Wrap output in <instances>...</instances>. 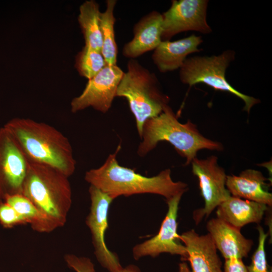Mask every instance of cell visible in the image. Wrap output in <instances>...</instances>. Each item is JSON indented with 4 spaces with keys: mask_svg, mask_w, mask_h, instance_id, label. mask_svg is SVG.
I'll list each match as a JSON object with an SVG mask.
<instances>
[{
    "mask_svg": "<svg viewBox=\"0 0 272 272\" xmlns=\"http://www.w3.org/2000/svg\"><path fill=\"white\" fill-rule=\"evenodd\" d=\"M121 148L119 144L101 166L86 172L85 179L90 185L114 199L122 195L151 193L161 195L167 200L188 190L186 183L173 181L170 169H166L156 176L147 177L121 166L117 160Z\"/></svg>",
    "mask_w": 272,
    "mask_h": 272,
    "instance_id": "1",
    "label": "cell"
},
{
    "mask_svg": "<svg viewBox=\"0 0 272 272\" xmlns=\"http://www.w3.org/2000/svg\"><path fill=\"white\" fill-rule=\"evenodd\" d=\"M30 162L52 167L69 177L76 161L69 139L55 127L29 118H14L4 125Z\"/></svg>",
    "mask_w": 272,
    "mask_h": 272,
    "instance_id": "2",
    "label": "cell"
},
{
    "mask_svg": "<svg viewBox=\"0 0 272 272\" xmlns=\"http://www.w3.org/2000/svg\"><path fill=\"white\" fill-rule=\"evenodd\" d=\"M68 178L52 167L29 161L21 194L44 217L49 232L66 223L72 202Z\"/></svg>",
    "mask_w": 272,
    "mask_h": 272,
    "instance_id": "3",
    "label": "cell"
},
{
    "mask_svg": "<svg viewBox=\"0 0 272 272\" xmlns=\"http://www.w3.org/2000/svg\"><path fill=\"white\" fill-rule=\"evenodd\" d=\"M141 142L137 153L143 157L155 149L160 142L171 144L177 152L186 159L185 165L191 163L202 149L222 151L221 143L207 139L202 135L196 126L188 120L182 123L168 105L159 115L148 119L144 123Z\"/></svg>",
    "mask_w": 272,
    "mask_h": 272,
    "instance_id": "4",
    "label": "cell"
},
{
    "mask_svg": "<svg viewBox=\"0 0 272 272\" xmlns=\"http://www.w3.org/2000/svg\"><path fill=\"white\" fill-rule=\"evenodd\" d=\"M116 97L127 100L140 138L145 122L161 114L169 101V98L160 90L155 75L135 59L128 60Z\"/></svg>",
    "mask_w": 272,
    "mask_h": 272,
    "instance_id": "5",
    "label": "cell"
},
{
    "mask_svg": "<svg viewBox=\"0 0 272 272\" xmlns=\"http://www.w3.org/2000/svg\"><path fill=\"white\" fill-rule=\"evenodd\" d=\"M235 56L234 50H227L218 55L186 58L180 68L179 79L183 84L190 87L202 83L216 90L231 93L244 102V110L249 113L259 100L240 92L226 78V70Z\"/></svg>",
    "mask_w": 272,
    "mask_h": 272,
    "instance_id": "6",
    "label": "cell"
},
{
    "mask_svg": "<svg viewBox=\"0 0 272 272\" xmlns=\"http://www.w3.org/2000/svg\"><path fill=\"white\" fill-rule=\"evenodd\" d=\"M193 174L199 180L201 194L205 205L193 212V218L196 225L207 219L213 211L231 195L227 189V175L218 163V158L212 155L205 159L197 157L191 163Z\"/></svg>",
    "mask_w": 272,
    "mask_h": 272,
    "instance_id": "7",
    "label": "cell"
},
{
    "mask_svg": "<svg viewBox=\"0 0 272 272\" xmlns=\"http://www.w3.org/2000/svg\"><path fill=\"white\" fill-rule=\"evenodd\" d=\"M89 192L91 206L86 223L91 232L95 254L102 266L109 272H120L123 267L116 254L108 248L105 240L109 209L114 199L92 185H90Z\"/></svg>",
    "mask_w": 272,
    "mask_h": 272,
    "instance_id": "8",
    "label": "cell"
},
{
    "mask_svg": "<svg viewBox=\"0 0 272 272\" xmlns=\"http://www.w3.org/2000/svg\"><path fill=\"white\" fill-rule=\"evenodd\" d=\"M183 193H179L166 200L168 211L158 233L151 239L135 245L132 248L135 259L143 256H158L167 253L178 255L183 261H187L188 253L184 244L180 243L177 233V216L179 204Z\"/></svg>",
    "mask_w": 272,
    "mask_h": 272,
    "instance_id": "9",
    "label": "cell"
},
{
    "mask_svg": "<svg viewBox=\"0 0 272 272\" xmlns=\"http://www.w3.org/2000/svg\"><path fill=\"white\" fill-rule=\"evenodd\" d=\"M208 3L207 0L172 1L169 9L162 14V40H170L175 35L188 31L211 33L207 21Z\"/></svg>",
    "mask_w": 272,
    "mask_h": 272,
    "instance_id": "10",
    "label": "cell"
},
{
    "mask_svg": "<svg viewBox=\"0 0 272 272\" xmlns=\"http://www.w3.org/2000/svg\"><path fill=\"white\" fill-rule=\"evenodd\" d=\"M29 161L17 141L5 127H0V196L21 194Z\"/></svg>",
    "mask_w": 272,
    "mask_h": 272,
    "instance_id": "11",
    "label": "cell"
},
{
    "mask_svg": "<svg viewBox=\"0 0 272 272\" xmlns=\"http://www.w3.org/2000/svg\"><path fill=\"white\" fill-rule=\"evenodd\" d=\"M124 72L117 65H106L99 73L88 80L85 89L71 101V109L76 113L91 107L106 113L111 108Z\"/></svg>",
    "mask_w": 272,
    "mask_h": 272,
    "instance_id": "12",
    "label": "cell"
},
{
    "mask_svg": "<svg viewBox=\"0 0 272 272\" xmlns=\"http://www.w3.org/2000/svg\"><path fill=\"white\" fill-rule=\"evenodd\" d=\"M179 239L186 248L192 272H223L218 250L208 233L200 235L191 229Z\"/></svg>",
    "mask_w": 272,
    "mask_h": 272,
    "instance_id": "13",
    "label": "cell"
},
{
    "mask_svg": "<svg viewBox=\"0 0 272 272\" xmlns=\"http://www.w3.org/2000/svg\"><path fill=\"white\" fill-rule=\"evenodd\" d=\"M162 15L153 11L146 14L134 25L133 37L123 47L122 54L130 58L154 50L162 41Z\"/></svg>",
    "mask_w": 272,
    "mask_h": 272,
    "instance_id": "14",
    "label": "cell"
},
{
    "mask_svg": "<svg viewBox=\"0 0 272 272\" xmlns=\"http://www.w3.org/2000/svg\"><path fill=\"white\" fill-rule=\"evenodd\" d=\"M208 234L225 259L246 257L253 244L240 230L218 218L210 220L206 226Z\"/></svg>",
    "mask_w": 272,
    "mask_h": 272,
    "instance_id": "15",
    "label": "cell"
},
{
    "mask_svg": "<svg viewBox=\"0 0 272 272\" xmlns=\"http://www.w3.org/2000/svg\"><path fill=\"white\" fill-rule=\"evenodd\" d=\"M266 180L260 171L248 169L239 175H227L226 186L232 196L271 207L272 194Z\"/></svg>",
    "mask_w": 272,
    "mask_h": 272,
    "instance_id": "16",
    "label": "cell"
},
{
    "mask_svg": "<svg viewBox=\"0 0 272 272\" xmlns=\"http://www.w3.org/2000/svg\"><path fill=\"white\" fill-rule=\"evenodd\" d=\"M202 37L191 35L178 40L162 41L154 50L152 59L160 72L166 73L180 69L187 56L200 51Z\"/></svg>",
    "mask_w": 272,
    "mask_h": 272,
    "instance_id": "17",
    "label": "cell"
},
{
    "mask_svg": "<svg viewBox=\"0 0 272 272\" xmlns=\"http://www.w3.org/2000/svg\"><path fill=\"white\" fill-rule=\"evenodd\" d=\"M268 208L264 204L231 195L216 208V215L217 218L241 230L248 224H259Z\"/></svg>",
    "mask_w": 272,
    "mask_h": 272,
    "instance_id": "18",
    "label": "cell"
},
{
    "mask_svg": "<svg viewBox=\"0 0 272 272\" xmlns=\"http://www.w3.org/2000/svg\"><path fill=\"white\" fill-rule=\"evenodd\" d=\"M100 13L99 6L96 1H86L80 7L78 20L84 36L85 46L101 51Z\"/></svg>",
    "mask_w": 272,
    "mask_h": 272,
    "instance_id": "19",
    "label": "cell"
},
{
    "mask_svg": "<svg viewBox=\"0 0 272 272\" xmlns=\"http://www.w3.org/2000/svg\"><path fill=\"white\" fill-rule=\"evenodd\" d=\"M117 1H106V8L100 15V29L102 36L101 52L107 65H116L117 56V45L115 41L114 10Z\"/></svg>",
    "mask_w": 272,
    "mask_h": 272,
    "instance_id": "20",
    "label": "cell"
},
{
    "mask_svg": "<svg viewBox=\"0 0 272 272\" xmlns=\"http://www.w3.org/2000/svg\"><path fill=\"white\" fill-rule=\"evenodd\" d=\"M5 200L26 224H30L34 230L42 233L50 232L45 218L28 198L21 194H16L7 196Z\"/></svg>",
    "mask_w": 272,
    "mask_h": 272,
    "instance_id": "21",
    "label": "cell"
},
{
    "mask_svg": "<svg viewBox=\"0 0 272 272\" xmlns=\"http://www.w3.org/2000/svg\"><path fill=\"white\" fill-rule=\"evenodd\" d=\"M107 65L101 51L85 46L76 57L75 67L80 75L91 79Z\"/></svg>",
    "mask_w": 272,
    "mask_h": 272,
    "instance_id": "22",
    "label": "cell"
},
{
    "mask_svg": "<svg viewBox=\"0 0 272 272\" xmlns=\"http://www.w3.org/2000/svg\"><path fill=\"white\" fill-rule=\"evenodd\" d=\"M258 232V243L254 253L251 257L250 264L247 266L248 272H271L267 264L264 245L268 233L258 225L257 227Z\"/></svg>",
    "mask_w": 272,
    "mask_h": 272,
    "instance_id": "23",
    "label": "cell"
},
{
    "mask_svg": "<svg viewBox=\"0 0 272 272\" xmlns=\"http://www.w3.org/2000/svg\"><path fill=\"white\" fill-rule=\"evenodd\" d=\"M0 222L6 227L26 224L15 210L6 202L0 204Z\"/></svg>",
    "mask_w": 272,
    "mask_h": 272,
    "instance_id": "24",
    "label": "cell"
},
{
    "mask_svg": "<svg viewBox=\"0 0 272 272\" xmlns=\"http://www.w3.org/2000/svg\"><path fill=\"white\" fill-rule=\"evenodd\" d=\"M64 259L67 265L76 272H96L93 263L88 257L67 254Z\"/></svg>",
    "mask_w": 272,
    "mask_h": 272,
    "instance_id": "25",
    "label": "cell"
},
{
    "mask_svg": "<svg viewBox=\"0 0 272 272\" xmlns=\"http://www.w3.org/2000/svg\"><path fill=\"white\" fill-rule=\"evenodd\" d=\"M224 272H248L247 266L244 264L242 259L232 258L225 259Z\"/></svg>",
    "mask_w": 272,
    "mask_h": 272,
    "instance_id": "26",
    "label": "cell"
},
{
    "mask_svg": "<svg viewBox=\"0 0 272 272\" xmlns=\"http://www.w3.org/2000/svg\"><path fill=\"white\" fill-rule=\"evenodd\" d=\"M178 272H192L187 263L183 261L179 264Z\"/></svg>",
    "mask_w": 272,
    "mask_h": 272,
    "instance_id": "27",
    "label": "cell"
},
{
    "mask_svg": "<svg viewBox=\"0 0 272 272\" xmlns=\"http://www.w3.org/2000/svg\"><path fill=\"white\" fill-rule=\"evenodd\" d=\"M120 272H141L140 269L134 265H129L122 268Z\"/></svg>",
    "mask_w": 272,
    "mask_h": 272,
    "instance_id": "28",
    "label": "cell"
}]
</instances>
